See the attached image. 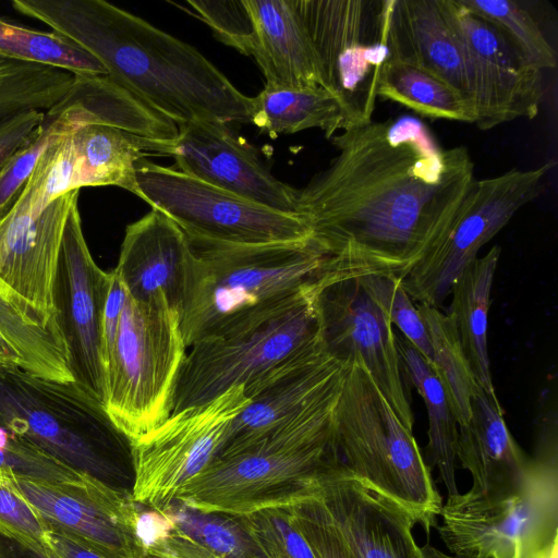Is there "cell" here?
<instances>
[{
    "instance_id": "cell-49",
    "label": "cell",
    "mask_w": 558,
    "mask_h": 558,
    "mask_svg": "<svg viewBox=\"0 0 558 558\" xmlns=\"http://www.w3.org/2000/svg\"><path fill=\"white\" fill-rule=\"evenodd\" d=\"M0 558H54L47 548L0 531Z\"/></svg>"
},
{
    "instance_id": "cell-24",
    "label": "cell",
    "mask_w": 558,
    "mask_h": 558,
    "mask_svg": "<svg viewBox=\"0 0 558 558\" xmlns=\"http://www.w3.org/2000/svg\"><path fill=\"white\" fill-rule=\"evenodd\" d=\"M389 58L413 63L436 75L459 93L475 113L466 56L440 0H395Z\"/></svg>"
},
{
    "instance_id": "cell-5",
    "label": "cell",
    "mask_w": 558,
    "mask_h": 558,
    "mask_svg": "<svg viewBox=\"0 0 558 558\" xmlns=\"http://www.w3.org/2000/svg\"><path fill=\"white\" fill-rule=\"evenodd\" d=\"M0 426L73 472L129 493L132 444L76 381L0 369Z\"/></svg>"
},
{
    "instance_id": "cell-23",
    "label": "cell",
    "mask_w": 558,
    "mask_h": 558,
    "mask_svg": "<svg viewBox=\"0 0 558 558\" xmlns=\"http://www.w3.org/2000/svg\"><path fill=\"white\" fill-rule=\"evenodd\" d=\"M192 257L185 233L151 209L126 226L113 271L130 296L145 300L165 294L181 314Z\"/></svg>"
},
{
    "instance_id": "cell-41",
    "label": "cell",
    "mask_w": 558,
    "mask_h": 558,
    "mask_svg": "<svg viewBox=\"0 0 558 558\" xmlns=\"http://www.w3.org/2000/svg\"><path fill=\"white\" fill-rule=\"evenodd\" d=\"M243 517L267 558H315L293 523L290 507L263 509Z\"/></svg>"
},
{
    "instance_id": "cell-6",
    "label": "cell",
    "mask_w": 558,
    "mask_h": 558,
    "mask_svg": "<svg viewBox=\"0 0 558 558\" xmlns=\"http://www.w3.org/2000/svg\"><path fill=\"white\" fill-rule=\"evenodd\" d=\"M345 362L336 416L341 459L354 475L405 508L429 534L442 500L413 432L396 416L365 368Z\"/></svg>"
},
{
    "instance_id": "cell-36",
    "label": "cell",
    "mask_w": 558,
    "mask_h": 558,
    "mask_svg": "<svg viewBox=\"0 0 558 558\" xmlns=\"http://www.w3.org/2000/svg\"><path fill=\"white\" fill-rule=\"evenodd\" d=\"M0 54L73 74H107L106 68L95 57L58 34L26 28L1 19Z\"/></svg>"
},
{
    "instance_id": "cell-14",
    "label": "cell",
    "mask_w": 558,
    "mask_h": 558,
    "mask_svg": "<svg viewBox=\"0 0 558 558\" xmlns=\"http://www.w3.org/2000/svg\"><path fill=\"white\" fill-rule=\"evenodd\" d=\"M550 165L475 180L468 199L444 239L400 280L412 300L439 307L461 272L515 213L533 202Z\"/></svg>"
},
{
    "instance_id": "cell-39",
    "label": "cell",
    "mask_w": 558,
    "mask_h": 558,
    "mask_svg": "<svg viewBox=\"0 0 558 558\" xmlns=\"http://www.w3.org/2000/svg\"><path fill=\"white\" fill-rule=\"evenodd\" d=\"M359 280L367 294L386 314L390 324L401 330L403 338L430 365L433 351L424 320L417 306L402 288L400 279L371 274L359 276Z\"/></svg>"
},
{
    "instance_id": "cell-20",
    "label": "cell",
    "mask_w": 558,
    "mask_h": 558,
    "mask_svg": "<svg viewBox=\"0 0 558 558\" xmlns=\"http://www.w3.org/2000/svg\"><path fill=\"white\" fill-rule=\"evenodd\" d=\"M178 129L170 157L179 171L262 206L296 214L298 190L278 180L227 123L195 120Z\"/></svg>"
},
{
    "instance_id": "cell-15",
    "label": "cell",
    "mask_w": 558,
    "mask_h": 558,
    "mask_svg": "<svg viewBox=\"0 0 558 558\" xmlns=\"http://www.w3.org/2000/svg\"><path fill=\"white\" fill-rule=\"evenodd\" d=\"M316 304L325 351L362 365L396 416L413 432L414 416L396 333L359 276L339 274L329 279L319 289Z\"/></svg>"
},
{
    "instance_id": "cell-25",
    "label": "cell",
    "mask_w": 558,
    "mask_h": 558,
    "mask_svg": "<svg viewBox=\"0 0 558 558\" xmlns=\"http://www.w3.org/2000/svg\"><path fill=\"white\" fill-rule=\"evenodd\" d=\"M253 25L251 54L265 87H323L314 46L295 0H244Z\"/></svg>"
},
{
    "instance_id": "cell-10",
    "label": "cell",
    "mask_w": 558,
    "mask_h": 558,
    "mask_svg": "<svg viewBox=\"0 0 558 558\" xmlns=\"http://www.w3.org/2000/svg\"><path fill=\"white\" fill-rule=\"evenodd\" d=\"M318 58L324 88L340 102L348 129L368 123L389 58L395 0H295Z\"/></svg>"
},
{
    "instance_id": "cell-29",
    "label": "cell",
    "mask_w": 558,
    "mask_h": 558,
    "mask_svg": "<svg viewBox=\"0 0 558 558\" xmlns=\"http://www.w3.org/2000/svg\"><path fill=\"white\" fill-rule=\"evenodd\" d=\"M82 106L94 123L114 126L141 137L173 144L178 125L107 74H74L63 96Z\"/></svg>"
},
{
    "instance_id": "cell-44",
    "label": "cell",
    "mask_w": 558,
    "mask_h": 558,
    "mask_svg": "<svg viewBox=\"0 0 558 558\" xmlns=\"http://www.w3.org/2000/svg\"><path fill=\"white\" fill-rule=\"evenodd\" d=\"M11 477L0 473V531L47 548V529L43 520L16 489Z\"/></svg>"
},
{
    "instance_id": "cell-11",
    "label": "cell",
    "mask_w": 558,
    "mask_h": 558,
    "mask_svg": "<svg viewBox=\"0 0 558 558\" xmlns=\"http://www.w3.org/2000/svg\"><path fill=\"white\" fill-rule=\"evenodd\" d=\"M136 184L138 197L192 242L256 245L311 238L310 227L296 214L262 206L146 158L137 165Z\"/></svg>"
},
{
    "instance_id": "cell-40",
    "label": "cell",
    "mask_w": 558,
    "mask_h": 558,
    "mask_svg": "<svg viewBox=\"0 0 558 558\" xmlns=\"http://www.w3.org/2000/svg\"><path fill=\"white\" fill-rule=\"evenodd\" d=\"M0 473L22 480L57 484L87 478L58 463L1 426Z\"/></svg>"
},
{
    "instance_id": "cell-42",
    "label": "cell",
    "mask_w": 558,
    "mask_h": 558,
    "mask_svg": "<svg viewBox=\"0 0 558 558\" xmlns=\"http://www.w3.org/2000/svg\"><path fill=\"white\" fill-rule=\"evenodd\" d=\"M185 4L187 12L205 23L219 41L251 54L253 25L244 0H187Z\"/></svg>"
},
{
    "instance_id": "cell-4",
    "label": "cell",
    "mask_w": 558,
    "mask_h": 558,
    "mask_svg": "<svg viewBox=\"0 0 558 558\" xmlns=\"http://www.w3.org/2000/svg\"><path fill=\"white\" fill-rule=\"evenodd\" d=\"M190 243L193 257L180 314L186 348L343 274L311 238L256 245Z\"/></svg>"
},
{
    "instance_id": "cell-9",
    "label": "cell",
    "mask_w": 558,
    "mask_h": 558,
    "mask_svg": "<svg viewBox=\"0 0 558 558\" xmlns=\"http://www.w3.org/2000/svg\"><path fill=\"white\" fill-rule=\"evenodd\" d=\"M323 283L187 348L173 412L250 386L290 357L322 343L316 299Z\"/></svg>"
},
{
    "instance_id": "cell-7",
    "label": "cell",
    "mask_w": 558,
    "mask_h": 558,
    "mask_svg": "<svg viewBox=\"0 0 558 558\" xmlns=\"http://www.w3.org/2000/svg\"><path fill=\"white\" fill-rule=\"evenodd\" d=\"M186 351L180 312L165 294H126L106 363L105 408L131 444L171 415Z\"/></svg>"
},
{
    "instance_id": "cell-30",
    "label": "cell",
    "mask_w": 558,
    "mask_h": 558,
    "mask_svg": "<svg viewBox=\"0 0 558 558\" xmlns=\"http://www.w3.org/2000/svg\"><path fill=\"white\" fill-rule=\"evenodd\" d=\"M251 123L271 138L310 129H319L330 138L348 129L340 102L323 87H264L251 97Z\"/></svg>"
},
{
    "instance_id": "cell-33",
    "label": "cell",
    "mask_w": 558,
    "mask_h": 558,
    "mask_svg": "<svg viewBox=\"0 0 558 558\" xmlns=\"http://www.w3.org/2000/svg\"><path fill=\"white\" fill-rule=\"evenodd\" d=\"M417 310L424 320L433 351L429 366L446 392L458 426L463 425L471 416V399L478 385L447 313L425 303H420Z\"/></svg>"
},
{
    "instance_id": "cell-46",
    "label": "cell",
    "mask_w": 558,
    "mask_h": 558,
    "mask_svg": "<svg viewBox=\"0 0 558 558\" xmlns=\"http://www.w3.org/2000/svg\"><path fill=\"white\" fill-rule=\"evenodd\" d=\"M145 558H220L183 534L175 526L167 535L145 548Z\"/></svg>"
},
{
    "instance_id": "cell-3",
    "label": "cell",
    "mask_w": 558,
    "mask_h": 558,
    "mask_svg": "<svg viewBox=\"0 0 558 558\" xmlns=\"http://www.w3.org/2000/svg\"><path fill=\"white\" fill-rule=\"evenodd\" d=\"M342 385L243 448L216 457L174 501L201 512L248 515L314 496L322 477L344 464L336 438Z\"/></svg>"
},
{
    "instance_id": "cell-43",
    "label": "cell",
    "mask_w": 558,
    "mask_h": 558,
    "mask_svg": "<svg viewBox=\"0 0 558 558\" xmlns=\"http://www.w3.org/2000/svg\"><path fill=\"white\" fill-rule=\"evenodd\" d=\"M290 510L295 527L315 558H353L318 490Z\"/></svg>"
},
{
    "instance_id": "cell-18",
    "label": "cell",
    "mask_w": 558,
    "mask_h": 558,
    "mask_svg": "<svg viewBox=\"0 0 558 558\" xmlns=\"http://www.w3.org/2000/svg\"><path fill=\"white\" fill-rule=\"evenodd\" d=\"M78 196L73 190L37 209L21 191L0 217V283L46 326L58 325L53 282L64 227Z\"/></svg>"
},
{
    "instance_id": "cell-45",
    "label": "cell",
    "mask_w": 558,
    "mask_h": 558,
    "mask_svg": "<svg viewBox=\"0 0 558 558\" xmlns=\"http://www.w3.org/2000/svg\"><path fill=\"white\" fill-rule=\"evenodd\" d=\"M45 120V111L25 110L0 121V168L23 145Z\"/></svg>"
},
{
    "instance_id": "cell-50",
    "label": "cell",
    "mask_w": 558,
    "mask_h": 558,
    "mask_svg": "<svg viewBox=\"0 0 558 558\" xmlns=\"http://www.w3.org/2000/svg\"><path fill=\"white\" fill-rule=\"evenodd\" d=\"M421 550L422 558H452L450 555L445 554L429 544L422 546Z\"/></svg>"
},
{
    "instance_id": "cell-1",
    "label": "cell",
    "mask_w": 558,
    "mask_h": 558,
    "mask_svg": "<svg viewBox=\"0 0 558 558\" xmlns=\"http://www.w3.org/2000/svg\"><path fill=\"white\" fill-rule=\"evenodd\" d=\"M328 140L338 154L298 190L296 214L342 272L401 280L459 217L476 180L469 149L442 147L413 117Z\"/></svg>"
},
{
    "instance_id": "cell-28",
    "label": "cell",
    "mask_w": 558,
    "mask_h": 558,
    "mask_svg": "<svg viewBox=\"0 0 558 558\" xmlns=\"http://www.w3.org/2000/svg\"><path fill=\"white\" fill-rule=\"evenodd\" d=\"M0 369H21L56 381L74 380L59 326L28 314L0 283Z\"/></svg>"
},
{
    "instance_id": "cell-26",
    "label": "cell",
    "mask_w": 558,
    "mask_h": 558,
    "mask_svg": "<svg viewBox=\"0 0 558 558\" xmlns=\"http://www.w3.org/2000/svg\"><path fill=\"white\" fill-rule=\"evenodd\" d=\"M500 403L478 386L471 399V416L458 426L457 461L472 476L471 490L481 495L513 489L531 458L511 435Z\"/></svg>"
},
{
    "instance_id": "cell-37",
    "label": "cell",
    "mask_w": 558,
    "mask_h": 558,
    "mask_svg": "<svg viewBox=\"0 0 558 558\" xmlns=\"http://www.w3.org/2000/svg\"><path fill=\"white\" fill-rule=\"evenodd\" d=\"M495 26L538 71L554 69L557 57L533 15L511 0H462Z\"/></svg>"
},
{
    "instance_id": "cell-22",
    "label": "cell",
    "mask_w": 558,
    "mask_h": 558,
    "mask_svg": "<svg viewBox=\"0 0 558 558\" xmlns=\"http://www.w3.org/2000/svg\"><path fill=\"white\" fill-rule=\"evenodd\" d=\"M318 495L353 558H422L413 517L345 464L322 477Z\"/></svg>"
},
{
    "instance_id": "cell-27",
    "label": "cell",
    "mask_w": 558,
    "mask_h": 558,
    "mask_svg": "<svg viewBox=\"0 0 558 558\" xmlns=\"http://www.w3.org/2000/svg\"><path fill=\"white\" fill-rule=\"evenodd\" d=\"M500 246L494 245L476 257L454 280L450 294V317L471 373L487 397L500 403L490 372L487 345L488 312Z\"/></svg>"
},
{
    "instance_id": "cell-32",
    "label": "cell",
    "mask_w": 558,
    "mask_h": 558,
    "mask_svg": "<svg viewBox=\"0 0 558 558\" xmlns=\"http://www.w3.org/2000/svg\"><path fill=\"white\" fill-rule=\"evenodd\" d=\"M377 97L395 101L421 117L472 123V107L446 82L410 62L388 58L378 81Z\"/></svg>"
},
{
    "instance_id": "cell-47",
    "label": "cell",
    "mask_w": 558,
    "mask_h": 558,
    "mask_svg": "<svg viewBox=\"0 0 558 558\" xmlns=\"http://www.w3.org/2000/svg\"><path fill=\"white\" fill-rule=\"evenodd\" d=\"M135 529L145 553V548L173 530L174 524L163 512L150 508L142 510L140 505Z\"/></svg>"
},
{
    "instance_id": "cell-34",
    "label": "cell",
    "mask_w": 558,
    "mask_h": 558,
    "mask_svg": "<svg viewBox=\"0 0 558 558\" xmlns=\"http://www.w3.org/2000/svg\"><path fill=\"white\" fill-rule=\"evenodd\" d=\"M73 82L69 71L0 54V121L25 110H49Z\"/></svg>"
},
{
    "instance_id": "cell-35",
    "label": "cell",
    "mask_w": 558,
    "mask_h": 558,
    "mask_svg": "<svg viewBox=\"0 0 558 558\" xmlns=\"http://www.w3.org/2000/svg\"><path fill=\"white\" fill-rule=\"evenodd\" d=\"M161 512L179 531L220 558H267L250 534L243 515L201 512L177 501Z\"/></svg>"
},
{
    "instance_id": "cell-38",
    "label": "cell",
    "mask_w": 558,
    "mask_h": 558,
    "mask_svg": "<svg viewBox=\"0 0 558 558\" xmlns=\"http://www.w3.org/2000/svg\"><path fill=\"white\" fill-rule=\"evenodd\" d=\"M71 124L66 110L52 107L45 120L9 160L0 168V217L14 203L48 146Z\"/></svg>"
},
{
    "instance_id": "cell-12",
    "label": "cell",
    "mask_w": 558,
    "mask_h": 558,
    "mask_svg": "<svg viewBox=\"0 0 558 558\" xmlns=\"http://www.w3.org/2000/svg\"><path fill=\"white\" fill-rule=\"evenodd\" d=\"M248 403L244 385L234 386L206 403L171 413L132 442L133 501L165 511L218 456L231 424Z\"/></svg>"
},
{
    "instance_id": "cell-17",
    "label": "cell",
    "mask_w": 558,
    "mask_h": 558,
    "mask_svg": "<svg viewBox=\"0 0 558 558\" xmlns=\"http://www.w3.org/2000/svg\"><path fill=\"white\" fill-rule=\"evenodd\" d=\"M440 5L466 56L475 95L474 124L486 131L535 118L543 97L542 72L462 0H440Z\"/></svg>"
},
{
    "instance_id": "cell-48",
    "label": "cell",
    "mask_w": 558,
    "mask_h": 558,
    "mask_svg": "<svg viewBox=\"0 0 558 558\" xmlns=\"http://www.w3.org/2000/svg\"><path fill=\"white\" fill-rule=\"evenodd\" d=\"M46 529L45 543L54 558H106L100 553L58 530Z\"/></svg>"
},
{
    "instance_id": "cell-13",
    "label": "cell",
    "mask_w": 558,
    "mask_h": 558,
    "mask_svg": "<svg viewBox=\"0 0 558 558\" xmlns=\"http://www.w3.org/2000/svg\"><path fill=\"white\" fill-rule=\"evenodd\" d=\"M57 105L69 112L70 128L48 146L23 186L37 209L83 186H118L138 197V162L147 155L170 157L173 144L89 123L76 104L60 99Z\"/></svg>"
},
{
    "instance_id": "cell-8",
    "label": "cell",
    "mask_w": 558,
    "mask_h": 558,
    "mask_svg": "<svg viewBox=\"0 0 558 558\" xmlns=\"http://www.w3.org/2000/svg\"><path fill=\"white\" fill-rule=\"evenodd\" d=\"M439 518L452 558H539L558 542V447L536 446L509 492L448 496Z\"/></svg>"
},
{
    "instance_id": "cell-19",
    "label": "cell",
    "mask_w": 558,
    "mask_h": 558,
    "mask_svg": "<svg viewBox=\"0 0 558 558\" xmlns=\"http://www.w3.org/2000/svg\"><path fill=\"white\" fill-rule=\"evenodd\" d=\"M11 478L46 527L69 535L106 558H145L135 529L140 505L131 493L89 478L60 484Z\"/></svg>"
},
{
    "instance_id": "cell-16",
    "label": "cell",
    "mask_w": 558,
    "mask_h": 558,
    "mask_svg": "<svg viewBox=\"0 0 558 558\" xmlns=\"http://www.w3.org/2000/svg\"><path fill=\"white\" fill-rule=\"evenodd\" d=\"M110 279V271L102 270L90 254L77 199L64 227L53 282V306L74 381L104 404L107 383L101 322Z\"/></svg>"
},
{
    "instance_id": "cell-2",
    "label": "cell",
    "mask_w": 558,
    "mask_h": 558,
    "mask_svg": "<svg viewBox=\"0 0 558 558\" xmlns=\"http://www.w3.org/2000/svg\"><path fill=\"white\" fill-rule=\"evenodd\" d=\"M95 57L118 84L177 125L217 119L251 123V97L193 46L105 0H13Z\"/></svg>"
},
{
    "instance_id": "cell-21",
    "label": "cell",
    "mask_w": 558,
    "mask_h": 558,
    "mask_svg": "<svg viewBox=\"0 0 558 558\" xmlns=\"http://www.w3.org/2000/svg\"><path fill=\"white\" fill-rule=\"evenodd\" d=\"M347 362L319 343L280 363L245 387L247 407L233 421L218 456L230 454L342 385Z\"/></svg>"
},
{
    "instance_id": "cell-31",
    "label": "cell",
    "mask_w": 558,
    "mask_h": 558,
    "mask_svg": "<svg viewBox=\"0 0 558 558\" xmlns=\"http://www.w3.org/2000/svg\"><path fill=\"white\" fill-rule=\"evenodd\" d=\"M402 368L422 397L428 416V450L437 466L447 496L457 495L458 424L446 392L418 351L404 338L396 336Z\"/></svg>"
}]
</instances>
